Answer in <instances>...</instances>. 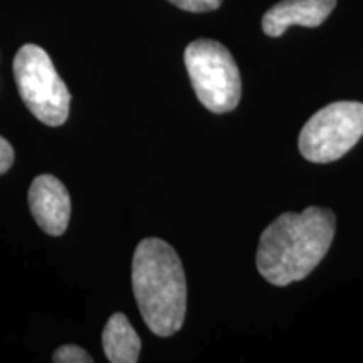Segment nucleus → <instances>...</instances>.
<instances>
[{"mask_svg": "<svg viewBox=\"0 0 363 363\" xmlns=\"http://www.w3.org/2000/svg\"><path fill=\"white\" fill-rule=\"evenodd\" d=\"M363 136V103H331L310 118L299 133V152L313 163L342 158Z\"/></svg>", "mask_w": 363, "mask_h": 363, "instance_id": "nucleus-5", "label": "nucleus"}, {"mask_svg": "<svg viewBox=\"0 0 363 363\" xmlns=\"http://www.w3.org/2000/svg\"><path fill=\"white\" fill-rule=\"evenodd\" d=\"M335 229L330 208L308 207L301 214L279 216L259 239L256 264L261 276L274 286L305 279L328 252Z\"/></svg>", "mask_w": 363, "mask_h": 363, "instance_id": "nucleus-1", "label": "nucleus"}, {"mask_svg": "<svg viewBox=\"0 0 363 363\" xmlns=\"http://www.w3.org/2000/svg\"><path fill=\"white\" fill-rule=\"evenodd\" d=\"M29 207L45 234L57 238L66 233L71 217V197L56 177H35L29 189Z\"/></svg>", "mask_w": 363, "mask_h": 363, "instance_id": "nucleus-6", "label": "nucleus"}, {"mask_svg": "<svg viewBox=\"0 0 363 363\" xmlns=\"http://www.w3.org/2000/svg\"><path fill=\"white\" fill-rule=\"evenodd\" d=\"M131 284L145 325L158 337H172L187 313V281L175 249L157 238L143 239L131 264Z\"/></svg>", "mask_w": 363, "mask_h": 363, "instance_id": "nucleus-2", "label": "nucleus"}, {"mask_svg": "<svg viewBox=\"0 0 363 363\" xmlns=\"http://www.w3.org/2000/svg\"><path fill=\"white\" fill-rule=\"evenodd\" d=\"M185 67L199 101L212 113L233 111L240 99V74L233 54L220 43L199 39L187 45Z\"/></svg>", "mask_w": 363, "mask_h": 363, "instance_id": "nucleus-4", "label": "nucleus"}, {"mask_svg": "<svg viewBox=\"0 0 363 363\" xmlns=\"http://www.w3.org/2000/svg\"><path fill=\"white\" fill-rule=\"evenodd\" d=\"M13 163V148L4 136H0V175L6 174Z\"/></svg>", "mask_w": 363, "mask_h": 363, "instance_id": "nucleus-11", "label": "nucleus"}, {"mask_svg": "<svg viewBox=\"0 0 363 363\" xmlns=\"http://www.w3.org/2000/svg\"><path fill=\"white\" fill-rule=\"evenodd\" d=\"M13 78L22 101L48 126H61L69 116L71 94L49 54L35 44H24L13 59Z\"/></svg>", "mask_w": 363, "mask_h": 363, "instance_id": "nucleus-3", "label": "nucleus"}, {"mask_svg": "<svg viewBox=\"0 0 363 363\" xmlns=\"http://www.w3.org/2000/svg\"><path fill=\"white\" fill-rule=\"evenodd\" d=\"M52 362L56 363H91L93 357L84 348L76 345H62L52 355Z\"/></svg>", "mask_w": 363, "mask_h": 363, "instance_id": "nucleus-9", "label": "nucleus"}, {"mask_svg": "<svg viewBox=\"0 0 363 363\" xmlns=\"http://www.w3.org/2000/svg\"><path fill=\"white\" fill-rule=\"evenodd\" d=\"M337 0H283L262 17V30L269 38H279L289 26L318 27L328 19Z\"/></svg>", "mask_w": 363, "mask_h": 363, "instance_id": "nucleus-7", "label": "nucleus"}, {"mask_svg": "<svg viewBox=\"0 0 363 363\" xmlns=\"http://www.w3.org/2000/svg\"><path fill=\"white\" fill-rule=\"evenodd\" d=\"M169 2L187 12H211L220 7L222 0H169Z\"/></svg>", "mask_w": 363, "mask_h": 363, "instance_id": "nucleus-10", "label": "nucleus"}, {"mask_svg": "<svg viewBox=\"0 0 363 363\" xmlns=\"http://www.w3.org/2000/svg\"><path fill=\"white\" fill-rule=\"evenodd\" d=\"M142 340L123 313H115L103 330V352L111 363H136Z\"/></svg>", "mask_w": 363, "mask_h": 363, "instance_id": "nucleus-8", "label": "nucleus"}]
</instances>
